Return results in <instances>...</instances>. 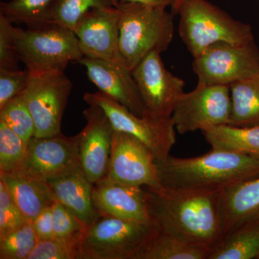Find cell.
I'll return each mask as SVG.
<instances>
[{
    "label": "cell",
    "mask_w": 259,
    "mask_h": 259,
    "mask_svg": "<svg viewBox=\"0 0 259 259\" xmlns=\"http://www.w3.org/2000/svg\"><path fill=\"white\" fill-rule=\"evenodd\" d=\"M143 188L148 214L158 229L210 250L222 239L221 190Z\"/></svg>",
    "instance_id": "6da1fadb"
},
{
    "label": "cell",
    "mask_w": 259,
    "mask_h": 259,
    "mask_svg": "<svg viewBox=\"0 0 259 259\" xmlns=\"http://www.w3.org/2000/svg\"><path fill=\"white\" fill-rule=\"evenodd\" d=\"M156 162L161 187L169 189L222 190L259 177V158L224 150Z\"/></svg>",
    "instance_id": "7a4b0ae2"
},
{
    "label": "cell",
    "mask_w": 259,
    "mask_h": 259,
    "mask_svg": "<svg viewBox=\"0 0 259 259\" xmlns=\"http://www.w3.org/2000/svg\"><path fill=\"white\" fill-rule=\"evenodd\" d=\"M120 52L133 70L153 51L161 54L173 40L174 15L166 8L118 1Z\"/></svg>",
    "instance_id": "3957f363"
},
{
    "label": "cell",
    "mask_w": 259,
    "mask_h": 259,
    "mask_svg": "<svg viewBox=\"0 0 259 259\" xmlns=\"http://www.w3.org/2000/svg\"><path fill=\"white\" fill-rule=\"evenodd\" d=\"M179 33L193 58L217 42L254 41L251 27L232 18L207 0H183L179 8Z\"/></svg>",
    "instance_id": "277c9868"
},
{
    "label": "cell",
    "mask_w": 259,
    "mask_h": 259,
    "mask_svg": "<svg viewBox=\"0 0 259 259\" xmlns=\"http://www.w3.org/2000/svg\"><path fill=\"white\" fill-rule=\"evenodd\" d=\"M156 231L153 223L102 215L81 233L80 259H136Z\"/></svg>",
    "instance_id": "5b68a950"
},
{
    "label": "cell",
    "mask_w": 259,
    "mask_h": 259,
    "mask_svg": "<svg viewBox=\"0 0 259 259\" xmlns=\"http://www.w3.org/2000/svg\"><path fill=\"white\" fill-rule=\"evenodd\" d=\"M18 51L30 72L65 70L69 62L83 57L74 31L56 23L20 28Z\"/></svg>",
    "instance_id": "8992f818"
},
{
    "label": "cell",
    "mask_w": 259,
    "mask_h": 259,
    "mask_svg": "<svg viewBox=\"0 0 259 259\" xmlns=\"http://www.w3.org/2000/svg\"><path fill=\"white\" fill-rule=\"evenodd\" d=\"M83 100L89 105L101 107L115 131L134 136L152 152L156 161L166 159L176 143V128L171 117L156 118L136 115L111 97L98 91L87 93Z\"/></svg>",
    "instance_id": "52a82bcc"
},
{
    "label": "cell",
    "mask_w": 259,
    "mask_h": 259,
    "mask_svg": "<svg viewBox=\"0 0 259 259\" xmlns=\"http://www.w3.org/2000/svg\"><path fill=\"white\" fill-rule=\"evenodd\" d=\"M72 89L64 70L30 72L23 95L35 121L34 137L61 134L63 115Z\"/></svg>",
    "instance_id": "ba28073f"
},
{
    "label": "cell",
    "mask_w": 259,
    "mask_h": 259,
    "mask_svg": "<svg viewBox=\"0 0 259 259\" xmlns=\"http://www.w3.org/2000/svg\"><path fill=\"white\" fill-rule=\"evenodd\" d=\"M193 59L192 69L201 84L230 87L259 74V51L254 41L217 42Z\"/></svg>",
    "instance_id": "9c48e42d"
},
{
    "label": "cell",
    "mask_w": 259,
    "mask_h": 259,
    "mask_svg": "<svg viewBox=\"0 0 259 259\" xmlns=\"http://www.w3.org/2000/svg\"><path fill=\"white\" fill-rule=\"evenodd\" d=\"M231 112L230 87L197 83L180 97L171 118L177 132L185 134L228 124Z\"/></svg>",
    "instance_id": "30bf717a"
},
{
    "label": "cell",
    "mask_w": 259,
    "mask_h": 259,
    "mask_svg": "<svg viewBox=\"0 0 259 259\" xmlns=\"http://www.w3.org/2000/svg\"><path fill=\"white\" fill-rule=\"evenodd\" d=\"M146 113L156 118L171 117L185 93V82L166 69L161 54L153 51L132 70Z\"/></svg>",
    "instance_id": "8fae6325"
},
{
    "label": "cell",
    "mask_w": 259,
    "mask_h": 259,
    "mask_svg": "<svg viewBox=\"0 0 259 259\" xmlns=\"http://www.w3.org/2000/svg\"><path fill=\"white\" fill-rule=\"evenodd\" d=\"M80 166L77 135L67 137L62 133L49 137H32L20 168L21 174L42 181L60 177Z\"/></svg>",
    "instance_id": "7c38bea8"
},
{
    "label": "cell",
    "mask_w": 259,
    "mask_h": 259,
    "mask_svg": "<svg viewBox=\"0 0 259 259\" xmlns=\"http://www.w3.org/2000/svg\"><path fill=\"white\" fill-rule=\"evenodd\" d=\"M107 178L136 187H161L152 152L137 139L114 131Z\"/></svg>",
    "instance_id": "4fadbf2b"
},
{
    "label": "cell",
    "mask_w": 259,
    "mask_h": 259,
    "mask_svg": "<svg viewBox=\"0 0 259 259\" xmlns=\"http://www.w3.org/2000/svg\"><path fill=\"white\" fill-rule=\"evenodd\" d=\"M83 115L87 124L77 134L80 166L89 180L96 184L107 177L115 129L97 105H89Z\"/></svg>",
    "instance_id": "5bb4252c"
},
{
    "label": "cell",
    "mask_w": 259,
    "mask_h": 259,
    "mask_svg": "<svg viewBox=\"0 0 259 259\" xmlns=\"http://www.w3.org/2000/svg\"><path fill=\"white\" fill-rule=\"evenodd\" d=\"M74 31L85 57L124 62L120 52L117 7L90 10L79 19Z\"/></svg>",
    "instance_id": "9a60e30c"
},
{
    "label": "cell",
    "mask_w": 259,
    "mask_h": 259,
    "mask_svg": "<svg viewBox=\"0 0 259 259\" xmlns=\"http://www.w3.org/2000/svg\"><path fill=\"white\" fill-rule=\"evenodd\" d=\"M79 62L86 68L89 79L99 91L136 115H147L132 70L125 63L85 56Z\"/></svg>",
    "instance_id": "2e32d148"
},
{
    "label": "cell",
    "mask_w": 259,
    "mask_h": 259,
    "mask_svg": "<svg viewBox=\"0 0 259 259\" xmlns=\"http://www.w3.org/2000/svg\"><path fill=\"white\" fill-rule=\"evenodd\" d=\"M93 199L102 215L152 223L142 187L125 185L105 177L94 184Z\"/></svg>",
    "instance_id": "e0dca14e"
},
{
    "label": "cell",
    "mask_w": 259,
    "mask_h": 259,
    "mask_svg": "<svg viewBox=\"0 0 259 259\" xmlns=\"http://www.w3.org/2000/svg\"><path fill=\"white\" fill-rule=\"evenodd\" d=\"M58 201L64 204L86 226L93 224L102 214L93 199L94 184L81 166L47 181Z\"/></svg>",
    "instance_id": "ac0fdd59"
},
{
    "label": "cell",
    "mask_w": 259,
    "mask_h": 259,
    "mask_svg": "<svg viewBox=\"0 0 259 259\" xmlns=\"http://www.w3.org/2000/svg\"><path fill=\"white\" fill-rule=\"evenodd\" d=\"M220 209L224 235L259 217V177L221 190Z\"/></svg>",
    "instance_id": "d6986e66"
},
{
    "label": "cell",
    "mask_w": 259,
    "mask_h": 259,
    "mask_svg": "<svg viewBox=\"0 0 259 259\" xmlns=\"http://www.w3.org/2000/svg\"><path fill=\"white\" fill-rule=\"evenodd\" d=\"M10 196L25 219L31 222L47 207L57 201L45 181L19 173L0 174Z\"/></svg>",
    "instance_id": "ffe728a7"
},
{
    "label": "cell",
    "mask_w": 259,
    "mask_h": 259,
    "mask_svg": "<svg viewBox=\"0 0 259 259\" xmlns=\"http://www.w3.org/2000/svg\"><path fill=\"white\" fill-rule=\"evenodd\" d=\"M259 256V217L228 232L211 249L208 259H253Z\"/></svg>",
    "instance_id": "44dd1931"
},
{
    "label": "cell",
    "mask_w": 259,
    "mask_h": 259,
    "mask_svg": "<svg viewBox=\"0 0 259 259\" xmlns=\"http://www.w3.org/2000/svg\"><path fill=\"white\" fill-rule=\"evenodd\" d=\"M210 249L158 229L136 259H208Z\"/></svg>",
    "instance_id": "7402d4cb"
},
{
    "label": "cell",
    "mask_w": 259,
    "mask_h": 259,
    "mask_svg": "<svg viewBox=\"0 0 259 259\" xmlns=\"http://www.w3.org/2000/svg\"><path fill=\"white\" fill-rule=\"evenodd\" d=\"M202 132L212 149L233 151L259 158V126L236 127L226 124Z\"/></svg>",
    "instance_id": "603a6c76"
},
{
    "label": "cell",
    "mask_w": 259,
    "mask_h": 259,
    "mask_svg": "<svg viewBox=\"0 0 259 259\" xmlns=\"http://www.w3.org/2000/svg\"><path fill=\"white\" fill-rule=\"evenodd\" d=\"M231 112L228 124L236 127L259 126V74L230 86Z\"/></svg>",
    "instance_id": "cb8c5ba5"
},
{
    "label": "cell",
    "mask_w": 259,
    "mask_h": 259,
    "mask_svg": "<svg viewBox=\"0 0 259 259\" xmlns=\"http://www.w3.org/2000/svg\"><path fill=\"white\" fill-rule=\"evenodd\" d=\"M54 0H10L0 3V14L13 23L28 28L41 26L49 22V10Z\"/></svg>",
    "instance_id": "d4e9b609"
},
{
    "label": "cell",
    "mask_w": 259,
    "mask_h": 259,
    "mask_svg": "<svg viewBox=\"0 0 259 259\" xmlns=\"http://www.w3.org/2000/svg\"><path fill=\"white\" fill-rule=\"evenodd\" d=\"M118 0H54L49 10V22L74 31L79 19L90 10L117 6Z\"/></svg>",
    "instance_id": "484cf974"
},
{
    "label": "cell",
    "mask_w": 259,
    "mask_h": 259,
    "mask_svg": "<svg viewBox=\"0 0 259 259\" xmlns=\"http://www.w3.org/2000/svg\"><path fill=\"white\" fill-rule=\"evenodd\" d=\"M0 120L28 144L35 136V121L23 93L0 107Z\"/></svg>",
    "instance_id": "4316f807"
},
{
    "label": "cell",
    "mask_w": 259,
    "mask_h": 259,
    "mask_svg": "<svg viewBox=\"0 0 259 259\" xmlns=\"http://www.w3.org/2000/svg\"><path fill=\"white\" fill-rule=\"evenodd\" d=\"M27 143L0 120V174L15 173L20 168Z\"/></svg>",
    "instance_id": "83f0119b"
},
{
    "label": "cell",
    "mask_w": 259,
    "mask_h": 259,
    "mask_svg": "<svg viewBox=\"0 0 259 259\" xmlns=\"http://www.w3.org/2000/svg\"><path fill=\"white\" fill-rule=\"evenodd\" d=\"M37 239L31 222L0 238V259H28Z\"/></svg>",
    "instance_id": "f1b7e54d"
},
{
    "label": "cell",
    "mask_w": 259,
    "mask_h": 259,
    "mask_svg": "<svg viewBox=\"0 0 259 259\" xmlns=\"http://www.w3.org/2000/svg\"><path fill=\"white\" fill-rule=\"evenodd\" d=\"M81 233L38 240L28 259H80Z\"/></svg>",
    "instance_id": "f546056e"
},
{
    "label": "cell",
    "mask_w": 259,
    "mask_h": 259,
    "mask_svg": "<svg viewBox=\"0 0 259 259\" xmlns=\"http://www.w3.org/2000/svg\"><path fill=\"white\" fill-rule=\"evenodd\" d=\"M13 22L0 14V68L19 69L18 51L20 29Z\"/></svg>",
    "instance_id": "4dcf8cb0"
},
{
    "label": "cell",
    "mask_w": 259,
    "mask_h": 259,
    "mask_svg": "<svg viewBox=\"0 0 259 259\" xmlns=\"http://www.w3.org/2000/svg\"><path fill=\"white\" fill-rule=\"evenodd\" d=\"M28 222L13 202L4 181L0 179V238Z\"/></svg>",
    "instance_id": "1f68e13d"
},
{
    "label": "cell",
    "mask_w": 259,
    "mask_h": 259,
    "mask_svg": "<svg viewBox=\"0 0 259 259\" xmlns=\"http://www.w3.org/2000/svg\"><path fill=\"white\" fill-rule=\"evenodd\" d=\"M30 71L0 68V107L23 93L28 83Z\"/></svg>",
    "instance_id": "d6a6232c"
},
{
    "label": "cell",
    "mask_w": 259,
    "mask_h": 259,
    "mask_svg": "<svg viewBox=\"0 0 259 259\" xmlns=\"http://www.w3.org/2000/svg\"><path fill=\"white\" fill-rule=\"evenodd\" d=\"M54 236L65 238L84 231L86 226L59 201L52 205Z\"/></svg>",
    "instance_id": "836d02e7"
},
{
    "label": "cell",
    "mask_w": 259,
    "mask_h": 259,
    "mask_svg": "<svg viewBox=\"0 0 259 259\" xmlns=\"http://www.w3.org/2000/svg\"><path fill=\"white\" fill-rule=\"evenodd\" d=\"M32 225L37 239H49L54 237L52 206L44 209L32 221Z\"/></svg>",
    "instance_id": "e575fe53"
},
{
    "label": "cell",
    "mask_w": 259,
    "mask_h": 259,
    "mask_svg": "<svg viewBox=\"0 0 259 259\" xmlns=\"http://www.w3.org/2000/svg\"><path fill=\"white\" fill-rule=\"evenodd\" d=\"M120 2H126V3H139L150 6L162 7L167 8L171 7V9L175 8L178 0H118Z\"/></svg>",
    "instance_id": "d590c367"
},
{
    "label": "cell",
    "mask_w": 259,
    "mask_h": 259,
    "mask_svg": "<svg viewBox=\"0 0 259 259\" xmlns=\"http://www.w3.org/2000/svg\"><path fill=\"white\" fill-rule=\"evenodd\" d=\"M182 1H183V0H178V1H177L176 8H178L179 7H180V5H181V3H182Z\"/></svg>",
    "instance_id": "8d00e7d4"
},
{
    "label": "cell",
    "mask_w": 259,
    "mask_h": 259,
    "mask_svg": "<svg viewBox=\"0 0 259 259\" xmlns=\"http://www.w3.org/2000/svg\"><path fill=\"white\" fill-rule=\"evenodd\" d=\"M257 259H259V256L258 257V258H257Z\"/></svg>",
    "instance_id": "74e56055"
}]
</instances>
